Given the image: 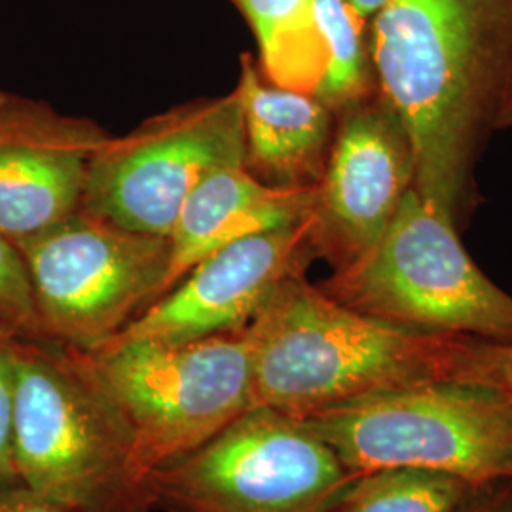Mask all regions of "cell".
<instances>
[{"instance_id": "6da1fadb", "label": "cell", "mask_w": 512, "mask_h": 512, "mask_svg": "<svg viewBox=\"0 0 512 512\" xmlns=\"http://www.w3.org/2000/svg\"><path fill=\"white\" fill-rule=\"evenodd\" d=\"M368 35L378 93L412 143L414 188L458 226L512 92V0H389Z\"/></svg>"}, {"instance_id": "7a4b0ae2", "label": "cell", "mask_w": 512, "mask_h": 512, "mask_svg": "<svg viewBox=\"0 0 512 512\" xmlns=\"http://www.w3.org/2000/svg\"><path fill=\"white\" fill-rule=\"evenodd\" d=\"M245 330L255 406L298 420L368 395L448 380L463 336L368 317L311 285L306 274L283 281Z\"/></svg>"}, {"instance_id": "3957f363", "label": "cell", "mask_w": 512, "mask_h": 512, "mask_svg": "<svg viewBox=\"0 0 512 512\" xmlns=\"http://www.w3.org/2000/svg\"><path fill=\"white\" fill-rule=\"evenodd\" d=\"M14 465L33 492L78 512H152L135 431L80 349L18 338Z\"/></svg>"}, {"instance_id": "277c9868", "label": "cell", "mask_w": 512, "mask_h": 512, "mask_svg": "<svg viewBox=\"0 0 512 512\" xmlns=\"http://www.w3.org/2000/svg\"><path fill=\"white\" fill-rule=\"evenodd\" d=\"M304 421L351 475L421 469L465 484L512 478V399L454 380L406 385Z\"/></svg>"}, {"instance_id": "5b68a950", "label": "cell", "mask_w": 512, "mask_h": 512, "mask_svg": "<svg viewBox=\"0 0 512 512\" xmlns=\"http://www.w3.org/2000/svg\"><path fill=\"white\" fill-rule=\"evenodd\" d=\"M351 310L408 329L512 340V296L461 245L458 226L412 188L382 239L319 283Z\"/></svg>"}, {"instance_id": "8992f818", "label": "cell", "mask_w": 512, "mask_h": 512, "mask_svg": "<svg viewBox=\"0 0 512 512\" xmlns=\"http://www.w3.org/2000/svg\"><path fill=\"white\" fill-rule=\"evenodd\" d=\"M80 351L128 416L147 475L200 448L255 406L245 329L186 342H107Z\"/></svg>"}, {"instance_id": "52a82bcc", "label": "cell", "mask_w": 512, "mask_h": 512, "mask_svg": "<svg viewBox=\"0 0 512 512\" xmlns=\"http://www.w3.org/2000/svg\"><path fill=\"white\" fill-rule=\"evenodd\" d=\"M355 478L306 421L253 406L150 486L167 512H329Z\"/></svg>"}, {"instance_id": "ba28073f", "label": "cell", "mask_w": 512, "mask_h": 512, "mask_svg": "<svg viewBox=\"0 0 512 512\" xmlns=\"http://www.w3.org/2000/svg\"><path fill=\"white\" fill-rule=\"evenodd\" d=\"M40 340L95 349L164 294L171 239L133 232L78 207L18 243Z\"/></svg>"}, {"instance_id": "9c48e42d", "label": "cell", "mask_w": 512, "mask_h": 512, "mask_svg": "<svg viewBox=\"0 0 512 512\" xmlns=\"http://www.w3.org/2000/svg\"><path fill=\"white\" fill-rule=\"evenodd\" d=\"M238 88L156 114L95 152L82 209L133 232L171 234L190 192L219 167L243 165Z\"/></svg>"}, {"instance_id": "30bf717a", "label": "cell", "mask_w": 512, "mask_h": 512, "mask_svg": "<svg viewBox=\"0 0 512 512\" xmlns=\"http://www.w3.org/2000/svg\"><path fill=\"white\" fill-rule=\"evenodd\" d=\"M414 179L410 137L380 93L340 112L308 215L315 258L334 272L359 262L384 236Z\"/></svg>"}, {"instance_id": "8fae6325", "label": "cell", "mask_w": 512, "mask_h": 512, "mask_svg": "<svg viewBox=\"0 0 512 512\" xmlns=\"http://www.w3.org/2000/svg\"><path fill=\"white\" fill-rule=\"evenodd\" d=\"M313 258L308 219L234 241L202 258L109 342H186L247 329Z\"/></svg>"}, {"instance_id": "7c38bea8", "label": "cell", "mask_w": 512, "mask_h": 512, "mask_svg": "<svg viewBox=\"0 0 512 512\" xmlns=\"http://www.w3.org/2000/svg\"><path fill=\"white\" fill-rule=\"evenodd\" d=\"M107 139L93 120L0 90V234L18 245L73 215Z\"/></svg>"}, {"instance_id": "4fadbf2b", "label": "cell", "mask_w": 512, "mask_h": 512, "mask_svg": "<svg viewBox=\"0 0 512 512\" xmlns=\"http://www.w3.org/2000/svg\"><path fill=\"white\" fill-rule=\"evenodd\" d=\"M245 169L275 188L321 183L336 129V114L315 93L291 90L266 78L258 61L241 55Z\"/></svg>"}, {"instance_id": "5bb4252c", "label": "cell", "mask_w": 512, "mask_h": 512, "mask_svg": "<svg viewBox=\"0 0 512 512\" xmlns=\"http://www.w3.org/2000/svg\"><path fill=\"white\" fill-rule=\"evenodd\" d=\"M315 188L268 186L245 165H226L209 173L186 198L169 234L171 260L164 294L202 258L222 247L308 219Z\"/></svg>"}, {"instance_id": "9a60e30c", "label": "cell", "mask_w": 512, "mask_h": 512, "mask_svg": "<svg viewBox=\"0 0 512 512\" xmlns=\"http://www.w3.org/2000/svg\"><path fill=\"white\" fill-rule=\"evenodd\" d=\"M258 46V65L279 86L313 93L327 54L313 19V0H230Z\"/></svg>"}, {"instance_id": "2e32d148", "label": "cell", "mask_w": 512, "mask_h": 512, "mask_svg": "<svg viewBox=\"0 0 512 512\" xmlns=\"http://www.w3.org/2000/svg\"><path fill=\"white\" fill-rule=\"evenodd\" d=\"M313 19L327 54L325 73L313 93L338 116L378 92L368 21L348 0H313Z\"/></svg>"}, {"instance_id": "e0dca14e", "label": "cell", "mask_w": 512, "mask_h": 512, "mask_svg": "<svg viewBox=\"0 0 512 512\" xmlns=\"http://www.w3.org/2000/svg\"><path fill=\"white\" fill-rule=\"evenodd\" d=\"M469 484L421 469L357 476L329 512H454Z\"/></svg>"}, {"instance_id": "ac0fdd59", "label": "cell", "mask_w": 512, "mask_h": 512, "mask_svg": "<svg viewBox=\"0 0 512 512\" xmlns=\"http://www.w3.org/2000/svg\"><path fill=\"white\" fill-rule=\"evenodd\" d=\"M448 380L484 385L512 399V340L463 334L450 359Z\"/></svg>"}, {"instance_id": "d6986e66", "label": "cell", "mask_w": 512, "mask_h": 512, "mask_svg": "<svg viewBox=\"0 0 512 512\" xmlns=\"http://www.w3.org/2000/svg\"><path fill=\"white\" fill-rule=\"evenodd\" d=\"M0 323L21 338L40 340L37 310L29 274L14 241L0 234Z\"/></svg>"}, {"instance_id": "ffe728a7", "label": "cell", "mask_w": 512, "mask_h": 512, "mask_svg": "<svg viewBox=\"0 0 512 512\" xmlns=\"http://www.w3.org/2000/svg\"><path fill=\"white\" fill-rule=\"evenodd\" d=\"M18 338L16 330L0 323V484L19 482L12 444Z\"/></svg>"}, {"instance_id": "44dd1931", "label": "cell", "mask_w": 512, "mask_h": 512, "mask_svg": "<svg viewBox=\"0 0 512 512\" xmlns=\"http://www.w3.org/2000/svg\"><path fill=\"white\" fill-rule=\"evenodd\" d=\"M454 512H512V478L467 486Z\"/></svg>"}, {"instance_id": "7402d4cb", "label": "cell", "mask_w": 512, "mask_h": 512, "mask_svg": "<svg viewBox=\"0 0 512 512\" xmlns=\"http://www.w3.org/2000/svg\"><path fill=\"white\" fill-rule=\"evenodd\" d=\"M0 512H78L50 497L16 484H0Z\"/></svg>"}, {"instance_id": "603a6c76", "label": "cell", "mask_w": 512, "mask_h": 512, "mask_svg": "<svg viewBox=\"0 0 512 512\" xmlns=\"http://www.w3.org/2000/svg\"><path fill=\"white\" fill-rule=\"evenodd\" d=\"M348 2L355 8V12H357L361 18L370 21V19L374 18V16L384 8L389 0H348Z\"/></svg>"}, {"instance_id": "cb8c5ba5", "label": "cell", "mask_w": 512, "mask_h": 512, "mask_svg": "<svg viewBox=\"0 0 512 512\" xmlns=\"http://www.w3.org/2000/svg\"><path fill=\"white\" fill-rule=\"evenodd\" d=\"M512 126V92L509 95V99H507V105H505V109L501 112V118H499V126L497 129L509 128Z\"/></svg>"}]
</instances>
